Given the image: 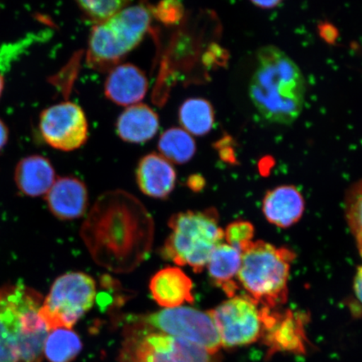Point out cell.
Instances as JSON below:
<instances>
[{"mask_svg": "<svg viewBox=\"0 0 362 362\" xmlns=\"http://www.w3.org/2000/svg\"><path fill=\"white\" fill-rule=\"evenodd\" d=\"M158 21L165 25H175L182 19L184 8L179 1H163L153 7H148Z\"/></svg>", "mask_w": 362, "mask_h": 362, "instance_id": "26", "label": "cell"}, {"mask_svg": "<svg viewBox=\"0 0 362 362\" xmlns=\"http://www.w3.org/2000/svg\"><path fill=\"white\" fill-rule=\"evenodd\" d=\"M94 279L74 272L60 276L43 300L40 315L49 330L71 329L88 311L96 298Z\"/></svg>", "mask_w": 362, "mask_h": 362, "instance_id": "7", "label": "cell"}, {"mask_svg": "<svg viewBox=\"0 0 362 362\" xmlns=\"http://www.w3.org/2000/svg\"><path fill=\"white\" fill-rule=\"evenodd\" d=\"M56 180V172L51 162L42 156L22 158L15 171L17 188L27 197L45 196Z\"/></svg>", "mask_w": 362, "mask_h": 362, "instance_id": "17", "label": "cell"}, {"mask_svg": "<svg viewBox=\"0 0 362 362\" xmlns=\"http://www.w3.org/2000/svg\"><path fill=\"white\" fill-rule=\"evenodd\" d=\"M169 226L171 233L162 247V256L180 266L188 265L197 274L205 269L225 236L215 208L180 212L170 217Z\"/></svg>", "mask_w": 362, "mask_h": 362, "instance_id": "5", "label": "cell"}, {"mask_svg": "<svg viewBox=\"0 0 362 362\" xmlns=\"http://www.w3.org/2000/svg\"><path fill=\"white\" fill-rule=\"evenodd\" d=\"M148 81L146 74L129 63L110 70L105 83V94L110 101L121 106H133L143 100Z\"/></svg>", "mask_w": 362, "mask_h": 362, "instance_id": "13", "label": "cell"}, {"mask_svg": "<svg viewBox=\"0 0 362 362\" xmlns=\"http://www.w3.org/2000/svg\"><path fill=\"white\" fill-rule=\"evenodd\" d=\"M304 211V198L293 185H281L271 189L262 202L266 219L281 228H291L298 223Z\"/></svg>", "mask_w": 362, "mask_h": 362, "instance_id": "14", "label": "cell"}, {"mask_svg": "<svg viewBox=\"0 0 362 362\" xmlns=\"http://www.w3.org/2000/svg\"><path fill=\"white\" fill-rule=\"evenodd\" d=\"M211 312L218 329L221 346L250 345L264 334L262 307L247 296L229 298Z\"/></svg>", "mask_w": 362, "mask_h": 362, "instance_id": "9", "label": "cell"}, {"mask_svg": "<svg viewBox=\"0 0 362 362\" xmlns=\"http://www.w3.org/2000/svg\"><path fill=\"white\" fill-rule=\"evenodd\" d=\"M151 23L148 8L126 7L115 17L96 25L90 33L88 61L99 71L111 70L142 42Z\"/></svg>", "mask_w": 362, "mask_h": 362, "instance_id": "6", "label": "cell"}, {"mask_svg": "<svg viewBox=\"0 0 362 362\" xmlns=\"http://www.w3.org/2000/svg\"><path fill=\"white\" fill-rule=\"evenodd\" d=\"M8 139V131L7 126L0 119V151L6 147Z\"/></svg>", "mask_w": 362, "mask_h": 362, "instance_id": "30", "label": "cell"}, {"mask_svg": "<svg viewBox=\"0 0 362 362\" xmlns=\"http://www.w3.org/2000/svg\"><path fill=\"white\" fill-rule=\"evenodd\" d=\"M160 120L157 113L146 104H135L121 113L116 124L117 133L124 141L142 144L155 137Z\"/></svg>", "mask_w": 362, "mask_h": 362, "instance_id": "18", "label": "cell"}, {"mask_svg": "<svg viewBox=\"0 0 362 362\" xmlns=\"http://www.w3.org/2000/svg\"><path fill=\"white\" fill-rule=\"evenodd\" d=\"M346 216L362 257V180L355 183L346 197Z\"/></svg>", "mask_w": 362, "mask_h": 362, "instance_id": "23", "label": "cell"}, {"mask_svg": "<svg viewBox=\"0 0 362 362\" xmlns=\"http://www.w3.org/2000/svg\"><path fill=\"white\" fill-rule=\"evenodd\" d=\"M4 87V81L3 76L0 74V98H1V95L3 93V90Z\"/></svg>", "mask_w": 362, "mask_h": 362, "instance_id": "32", "label": "cell"}, {"mask_svg": "<svg viewBox=\"0 0 362 362\" xmlns=\"http://www.w3.org/2000/svg\"><path fill=\"white\" fill-rule=\"evenodd\" d=\"M44 298L25 284L0 287V362H40L51 330L40 315Z\"/></svg>", "mask_w": 362, "mask_h": 362, "instance_id": "3", "label": "cell"}, {"mask_svg": "<svg viewBox=\"0 0 362 362\" xmlns=\"http://www.w3.org/2000/svg\"><path fill=\"white\" fill-rule=\"evenodd\" d=\"M78 7L87 19L95 24H103L124 10L129 2L122 0H106V1H78Z\"/></svg>", "mask_w": 362, "mask_h": 362, "instance_id": "24", "label": "cell"}, {"mask_svg": "<svg viewBox=\"0 0 362 362\" xmlns=\"http://www.w3.org/2000/svg\"><path fill=\"white\" fill-rule=\"evenodd\" d=\"M136 178L139 189L146 196L165 199L175 189L176 172L170 162L153 153L139 161Z\"/></svg>", "mask_w": 362, "mask_h": 362, "instance_id": "15", "label": "cell"}, {"mask_svg": "<svg viewBox=\"0 0 362 362\" xmlns=\"http://www.w3.org/2000/svg\"><path fill=\"white\" fill-rule=\"evenodd\" d=\"M241 264L242 252L228 243L217 246L208 262L211 281L229 298L236 296L240 288L238 277Z\"/></svg>", "mask_w": 362, "mask_h": 362, "instance_id": "19", "label": "cell"}, {"mask_svg": "<svg viewBox=\"0 0 362 362\" xmlns=\"http://www.w3.org/2000/svg\"><path fill=\"white\" fill-rule=\"evenodd\" d=\"M83 348L78 334L70 329H56L49 332L44 356L49 362H71Z\"/></svg>", "mask_w": 362, "mask_h": 362, "instance_id": "22", "label": "cell"}, {"mask_svg": "<svg viewBox=\"0 0 362 362\" xmlns=\"http://www.w3.org/2000/svg\"><path fill=\"white\" fill-rule=\"evenodd\" d=\"M39 128L45 143L62 151H74L88 139L87 117L74 103L63 102L45 110Z\"/></svg>", "mask_w": 362, "mask_h": 362, "instance_id": "10", "label": "cell"}, {"mask_svg": "<svg viewBox=\"0 0 362 362\" xmlns=\"http://www.w3.org/2000/svg\"><path fill=\"white\" fill-rule=\"evenodd\" d=\"M354 291L357 300L362 304V265L356 271L354 279Z\"/></svg>", "mask_w": 362, "mask_h": 362, "instance_id": "28", "label": "cell"}, {"mask_svg": "<svg viewBox=\"0 0 362 362\" xmlns=\"http://www.w3.org/2000/svg\"><path fill=\"white\" fill-rule=\"evenodd\" d=\"M252 3L257 7L269 10V8L277 7L279 4H281V1H279V0H269V1H252Z\"/></svg>", "mask_w": 362, "mask_h": 362, "instance_id": "31", "label": "cell"}, {"mask_svg": "<svg viewBox=\"0 0 362 362\" xmlns=\"http://www.w3.org/2000/svg\"><path fill=\"white\" fill-rule=\"evenodd\" d=\"M205 180L203 179L202 175H192L188 180L189 187L193 189L194 192H199L205 187Z\"/></svg>", "mask_w": 362, "mask_h": 362, "instance_id": "29", "label": "cell"}, {"mask_svg": "<svg viewBox=\"0 0 362 362\" xmlns=\"http://www.w3.org/2000/svg\"><path fill=\"white\" fill-rule=\"evenodd\" d=\"M305 93L304 76L291 57L274 45L259 49L249 95L264 119L292 124L300 115Z\"/></svg>", "mask_w": 362, "mask_h": 362, "instance_id": "2", "label": "cell"}, {"mask_svg": "<svg viewBox=\"0 0 362 362\" xmlns=\"http://www.w3.org/2000/svg\"><path fill=\"white\" fill-rule=\"evenodd\" d=\"M158 147L161 156L179 165L191 160L197 151L196 142L192 135L180 128H171L163 133Z\"/></svg>", "mask_w": 362, "mask_h": 362, "instance_id": "21", "label": "cell"}, {"mask_svg": "<svg viewBox=\"0 0 362 362\" xmlns=\"http://www.w3.org/2000/svg\"><path fill=\"white\" fill-rule=\"evenodd\" d=\"M319 33L325 42L329 44H334L337 42L339 33L336 27L329 23H321L319 25Z\"/></svg>", "mask_w": 362, "mask_h": 362, "instance_id": "27", "label": "cell"}, {"mask_svg": "<svg viewBox=\"0 0 362 362\" xmlns=\"http://www.w3.org/2000/svg\"><path fill=\"white\" fill-rule=\"evenodd\" d=\"M45 198L49 210L61 220L79 218L87 211V187L83 181L72 176L57 179Z\"/></svg>", "mask_w": 362, "mask_h": 362, "instance_id": "12", "label": "cell"}, {"mask_svg": "<svg viewBox=\"0 0 362 362\" xmlns=\"http://www.w3.org/2000/svg\"><path fill=\"white\" fill-rule=\"evenodd\" d=\"M125 353L127 362H220L216 354L161 332L133 339Z\"/></svg>", "mask_w": 362, "mask_h": 362, "instance_id": "11", "label": "cell"}, {"mask_svg": "<svg viewBox=\"0 0 362 362\" xmlns=\"http://www.w3.org/2000/svg\"><path fill=\"white\" fill-rule=\"evenodd\" d=\"M149 289L158 305L171 309L194 302L192 279L184 272L168 267L158 272L149 283Z\"/></svg>", "mask_w": 362, "mask_h": 362, "instance_id": "16", "label": "cell"}, {"mask_svg": "<svg viewBox=\"0 0 362 362\" xmlns=\"http://www.w3.org/2000/svg\"><path fill=\"white\" fill-rule=\"evenodd\" d=\"M296 255L288 248L252 242L242 253L238 282L257 305L274 310L288 298V282Z\"/></svg>", "mask_w": 362, "mask_h": 362, "instance_id": "4", "label": "cell"}, {"mask_svg": "<svg viewBox=\"0 0 362 362\" xmlns=\"http://www.w3.org/2000/svg\"><path fill=\"white\" fill-rule=\"evenodd\" d=\"M81 237L98 265L129 273L147 259L153 221L137 198L123 191L98 199L81 230Z\"/></svg>", "mask_w": 362, "mask_h": 362, "instance_id": "1", "label": "cell"}, {"mask_svg": "<svg viewBox=\"0 0 362 362\" xmlns=\"http://www.w3.org/2000/svg\"><path fill=\"white\" fill-rule=\"evenodd\" d=\"M180 123L189 134L206 135L214 128L215 112L209 101L200 98L185 100L179 110Z\"/></svg>", "mask_w": 362, "mask_h": 362, "instance_id": "20", "label": "cell"}, {"mask_svg": "<svg viewBox=\"0 0 362 362\" xmlns=\"http://www.w3.org/2000/svg\"><path fill=\"white\" fill-rule=\"evenodd\" d=\"M151 327L168 336L184 339L211 354L221 347L218 329L210 311L176 307L156 312L144 319Z\"/></svg>", "mask_w": 362, "mask_h": 362, "instance_id": "8", "label": "cell"}, {"mask_svg": "<svg viewBox=\"0 0 362 362\" xmlns=\"http://www.w3.org/2000/svg\"><path fill=\"white\" fill-rule=\"evenodd\" d=\"M224 239L228 245L243 252L253 242L255 226L249 221H237L228 226L224 230Z\"/></svg>", "mask_w": 362, "mask_h": 362, "instance_id": "25", "label": "cell"}]
</instances>
